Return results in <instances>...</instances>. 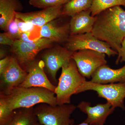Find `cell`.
Listing matches in <instances>:
<instances>
[{
  "label": "cell",
  "mask_w": 125,
  "mask_h": 125,
  "mask_svg": "<svg viewBox=\"0 0 125 125\" xmlns=\"http://www.w3.org/2000/svg\"><path fill=\"white\" fill-rule=\"evenodd\" d=\"M96 16L92 33L118 52L125 38V10L120 6H115Z\"/></svg>",
  "instance_id": "cell-1"
},
{
  "label": "cell",
  "mask_w": 125,
  "mask_h": 125,
  "mask_svg": "<svg viewBox=\"0 0 125 125\" xmlns=\"http://www.w3.org/2000/svg\"><path fill=\"white\" fill-rule=\"evenodd\" d=\"M54 92L39 87H16L7 93H0L10 109L12 111L29 108L38 104L57 105Z\"/></svg>",
  "instance_id": "cell-2"
},
{
  "label": "cell",
  "mask_w": 125,
  "mask_h": 125,
  "mask_svg": "<svg viewBox=\"0 0 125 125\" xmlns=\"http://www.w3.org/2000/svg\"><path fill=\"white\" fill-rule=\"evenodd\" d=\"M86 81L80 73L75 62L72 59L69 64L62 68L55 94L58 105L70 104L72 95L77 94L80 87Z\"/></svg>",
  "instance_id": "cell-3"
},
{
  "label": "cell",
  "mask_w": 125,
  "mask_h": 125,
  "mask_svg": "<svg viewBox=\"0 0 125 125\" xmlns=\"http://www.w3.org/2000/svg\"><path fill=\"white\" fill-rule=\"evenodd\" d=\"M73 105L66 104L53 106L42 103L34 109L39 122L43 125H70L74 121L71 116L76 109Z\"/></svg>",
  "instance_id": "cell-4"
},
{
  "label": "cell",
  "mask_w": 125,
  "mask_h": 125,
  "mask_svg": "<svg viewBox=\"0 0 125 125\" xmlns=\"http://www.w3.org/2000/svg\"><path fill=\"white\" fill-rule=\"evenodd\" d=\"M88 90L97 92L99 97L105 99L114 109L125 108V83L101 84L86 81L79 88L77 94Z\"/></svg>",
  "instance_id": "cell-5"
},
{
  "label": "cell",
  "mask_w": 125,
  "mask_h": 125,
  "mask_svg": "<svg viewBox=\"0 0 125 125\" xmlns=\"http://www.w3.org/2000/svg\"><path fill=\"white\" fill-rule=\"evenodd\" d=\"M54 42L50 39L41 38L33 42L15 40L11 47L14 56L24 69L36 60L38 54L43 49L52 47Z\"/></svg>",
  "instance_id": "cell-6"
},
{
  "label": "cell",
  "mask_w": 125,
  "mask_h": 125,
  "mask_svg": "<svg viewBox=\"0 0 125 125\" xmlns=\"http://www.w3.org/2000/svg\"><path fill=\"white\" fill-rule=\"evenodd\" d=\"M65 46L71 51L89 49L104 53L108 57L118 55L107 43L97 38L91 32L71 35L65 43Z\"/></svg>",
  "instance_id": "cell-7"
},
{
  "label": "cell",
  "mask_w": 125,
  "mask_h": 125,
  "mask_svg": "<svg viewBox=\"0 0 125 125\" xmlns=\"http://www.w3.org/2000/svg\"><path fill=\"white\" fill-rule=\"evenodd\" d=\"M106 55L93 50L83 49L74 52L72 59L80 73L85 78L89 79L99 68L106 65Z\"/></svg>",
  "instance_id": "cell-8"
},
{
  "label": "cell",
  "mask_w": 125,
  "mask_h": 125,
  "mask_svg": "<svg viewBox=\"0 0 125 125\" xmlns=\"http://www.w3.org/2000/svg\"><path fill=\"white\" fill-rule=\"evenodd\" d=\"M73 52L65 47L58 46L47 49L42 54V60L44 62L45 69L54 82H56L58 70L69 64Z\"/></svg>",
  "instance_id": "cell-9"
},
{
  "label": "cell",
  "mask_w": 125,
  "mask_h": 125,
  "mask_svg": "<svg viewBox=\"0 0 125 125\" xmlns=\"http://www.w3.org/2000/svg\"><path fill=\"white\" fill-rule=\"evenodd\" d=\"M44 69L45 64L42 60L34 61L26 68L27 76L19 87L44 88L55 93L56 86L49 81Z\"/></svg>",
  "instance_id": "cell-10"
},
{
  "label": "cell",
  "mask_w": 125,
  "mask_h": 125,
  "mask_svg": "<svg viewBox=\"0 0 125 125\" xmlns=\"http://www.w3.org/2000/svg\"><path fill=\"white\" fill-rule=\"evenodd\" d=\"M27 72L21 67L17 59L11 56L7 67L0 75L1 93L5 94L16 87H19L24 81Z\"/></svg>",
  "instance_id": "cell-11"
},
{
  "label": "cell",
  "mask_w": 125,
  "mask_h": 125,
  "mask_svg": "<svg viewBox=\"0 0 125 125\" xmlns=\"http://www.w3.org/2000/svg\"><path fill=\"white\" fill-rule=\"evenodd\" d=\"M62 6L43 9L40 11L22 13L15 12L17 19L41 28L52 21L62 16Z\"/></svg>",
  "instance_id": "cell-12"
},
{
  "label": "cell",
  "mask_w": 125,
  "mask_h": 125,
  "mask_svg": "<svg viewBox=\"0 0 125 125\" xmlns=\"http://www.w3.org/2000/svg\"><path fill=\"white\" fill-rule=\"evenodd\" d=\"M77 107L87 114V118L84 121L90 125H104L108 117L115 109L108 102L92 106L90 103L83 101Z\"/></svg>",
  "instance_id": "cell-13"
},
{
  "label": "cell",
  "mask_w": 125,
  "mask_h": 125,
  "mask_svg": "<svg viewBox=\"0 0 125 125\" xmlns=\"http://www.w3.org/2000/svg\"><path fill=\"white\" fill-rule=\"evenodd\" d=\"M60 18L52 21L41 27V38L48 39L54 43H62L67 42L70 36V22H64Z\"/></svg>",
  "instance_id": "cell-14"
},
{
  "label": "cell",
  "mask_w": 125,
  "mask_h": 125,
  "mask_svg": "<svg viewBox=\"0 0 125 125\" xmlns=\"http://www.w3.org/2000/svg\"><path fill=\"white\" fill-rule=\"evenodd\" d=\"M97 16H93L90 9L71 17L70 21V35L91 32Z\"/></svg>",
  "instance_id": "cell-15"
},
{
  "label": "cell",
  "mask_w": 125,
  "mask_h": 125,
  "mask_svg": "<svg viewBox=\"0 0 125 125\" xmlns=\"http://www.w3.org/2000/svg\"><path fill=\"white\" fill-rule=\"evenodd\" d=\"M91 81L98 83H125V65L117 69L106 65L99 68L92 76Z\"/></svg>",
  "instance_id": "cell-16"
},
{
  "label": "cell",
  "mask_w": 125,
  "mask_h": 125,
  "mask_svg": "<svg viewBox=\"0 0 125 125\" xmlns=\"http://www.w3.org/2000/svg\"><path fill=\"white\" fill-rule=\"evenodd\" d=\"M23 7L19 0H0V28L5 32L10 23L15 18V12Z\"/></svg>",
  "instance_id": "cell-17"
},
{
  "label": "cell",
  "mask_w": 125,
  "mask_h": 125,
  "mask_svg": "<svg viewBox=\"0 0 125 125\" xmlns=\"http://www.w3.org/2000/svg\"><path fill=\"white\" fill-rule=\"evenodd\" d=\"M93 0H71L63 5L62 7L63 16L72 17L82 11L90 9Z\"/></svg>",
  "instance_id": "cell-18"
},
{
  "label": "cell",
  "mask_w": 125,
  "mask_h": 125,
  "mask_svg": "<svg viewBox=\"0 0 125 125\" xmlns=\"http://www.w3.org/2000/svg\"><path fill=\"white\" fill-rule=\"evenodd\" d=\"M20 109L7 125H33L38 121L32 107Z\"/></svg>",
  "instance_id": "cell-19"
},
{
  "label": "cell",
  "mask_w": 125,
  "mask_h": 125,
  "mask_svg": "<svg viewBox=\"0 0 125 125\" xmlns=\"http://www.w3.org/2000/svg\"><path fill=\"white\" fill-rule=\"evenodd\" d=\"M121 6L125 7V0H93L90 10L92 16H95L107 9Z\"/></svg>",
  "instance_id": "cell-20"
},
{
  "label": "cell",
  "mask_w": 125,
  "mask_h": 125,
  "mask_svg": "<svg viewBox=\"0 0 125 125\" xmlns=\"http://www.w3.org/2000/svg\"><path fill=\"white\" fill-rule=\"evenodd\" d=\"M15 112L9 108L4 98L0 96V125H8Z\"/></svg>",
  "instance_id": "cell-21"
},
{
  "label": "cell",
  "mask_w": 125,
  "mask_h": 125,
  "mask_svg": "<svg viewBox=\"0 0 125 125\" xmlns=\"http://www.w3.org/2000/svg\"><path fill=\"white\" fill-rule=\"evenodd\" d=\"M71 0H29V4L33 7L45 9L63 6Z\"/></svg>",
  "instance_id": "cell-22"
},
{
  "label": "cell",
  "mask_w": 125,
  "mask_h": 125,
  "mask_svg": "<svg viewBox=\"0 0 125 125\" xmlns=\"http://www.w3.org/2000/svg\"><path fill=\"white\" fill-rule=\"evenodd\" d=\"M6 32L15 40H19L21 33L15 17L7 27Z\"/></svg>",
  "instance_id": "cell-23"
},
{
  "label": "cell",
  "mask_w": 125,
  "mask_h": 125,
  "mask_svg": "<svg viewBox=\"0 0 125 125\" xmlns=\"http://www.w3.org/2000/svg\"><path fill=\"white\" fill-rule=\"evenodd\" d=\"M16 18L21 33L29 32L32 33L34 30H35V27L37 26L30 23L26 22L19 19Z\"/></svg>",
  "instance_id": "cell-24"
},
{
  "label": "cell",
  "mask_w": 125,
  "mask_h": 125,
  "mask_svg": "<svg viewBox=\"0 0 125 125\" xmlns=\"http://www.w3.org/2000/svg\"><path fill=\"white\" fill-rule=\"evenodd\" d=\"M14 39L11 37L6 32L0 33V44L12 46L14 42Z\"/></svg>",
  "instance_id": "cell-25"
},
{
  "label": "cell",
  "mask_w": 125,
  "mask_h": 125,
  "mask_svg": "<svg viewBox=\"0 0 125 125\" xmlns=\"http://www.w3.org/2000/svg\"><path fill=\"white\" fill-rule=\"evenodd\" d=\"M117 55L116 64H117L120 62H125V38L122 42L121 47L118 52Z\"/></svg>",
  "instance_id": "cell-26"
},
{
  "label": "cell",
  "mask_w": 125,
  "mask_h": 125,
  "mask_svg": "<svg viewBox=\"0 0 125 125\" xmlns=\"http://www.w3.org/2000/svg\"><path fill=\"white\" fill-rule=\"evenodd\" d=\"M11 57L7 56L0 60V75L4 72L7 67L10 61Z\"/></svg>",
  "instance_id": "cell-27"
},
{
  "label": "cell",
  "mask_w": 125,
  "mask_h": 125,
  "mask_svg": "<svg viewBox=\"0 0 125 125\" xmlns=\"http://www.w3.org/2000/svg\"><path fill=\"white\" fill-rule=\"evenodd\" d=\"M31 33L22 32L20 33L19 40H22L23 42H33L30 39V37L31 35ZM36 42V41H35Z\"/></svg>",
  "instance_id": "cell-28"
},
{
  "label": "cell",
  "mask_w": 125,
  "mask_h": 125,
  "mask_svg": "<svg viewBox=\"0 0 125 125\" xmlns=\"http://www.w3.org/2000/svg\"><path fill=\"white\" fill-rule=\"evenodd\" d=\"M6 52L4 49L3 48H0V60L5 58L7 56L6 55Z\"/></svg>",
  "instance_id": "cell-29"
},
{
  "label": "cell",
  "mask_w": 125,
  "mask_h": 125,
  "mask_svg": "<svg viewBox=\"0 0 125 125\" xmlns=\"http://www.w3.org/2000/svg\"><path fill=\"white\" fill-rule=\"evenodd\" d=\"M90 125L89 124H88V123H87V122L84 121L83 122H82V123H80V124H78V125H75L73 124H71V125Z\"/></svg>",
  "instance_id": "cell-30"
},
{
  "label": "cell",
  "mask_w": 125,
  "mask_h": 125,
  "mask_svg": "<svg viewBox=\"0 0 125 125\" xmlns=\"http://www.w3.org/2000/svg\"><path fill=\"white\" fill-rule=\"evenodd\" d=\"M33 125H43L42 124H41V123H39V122H37L36 123H34Z\"/></svg>",
  "instance_id": "cell-31"
}]
</instances>
